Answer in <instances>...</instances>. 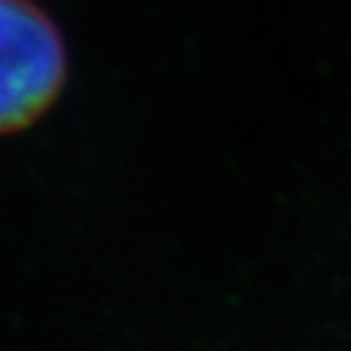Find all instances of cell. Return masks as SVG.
<instances>
[{
  "label": "cell",
  "instance_id": "6da1fadb",
  "mask_svg": "<svg viewBox=\"0 0 351 351\" xmlns=\"http://www.w3.org/2000/svg\"><path fill=\"white\" fill-rule=\"evenodd\" d=\"M65 71L63 37L50 16L32 0H0V136L47 112Z\"/></svg>",
  "mask_w": 351,
  "mask_h": 351
}]
</instances>
